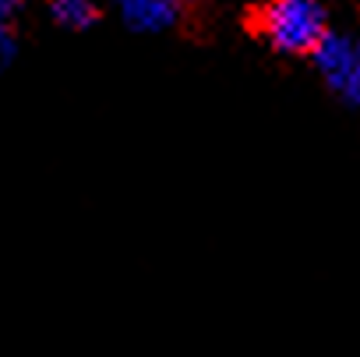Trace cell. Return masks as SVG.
Wrapping results in <instances>:
<instances>
[{
  "instance_id": "6da1fadb",
  "label": "cell",
  "mask_w": 360,
  "mask_h": 357,
  "mask_svg": "<svg viewBox=\"0 0 360 357\" xmlns=\"http://www.w3.org/2000/svg\"><path fill=\"white\" fill-rule=\"evenodd\" d=\"M262 32L279 54L290 57L314 54L328 36L325 8L318 0H272L262 8Z\"/></svg>"
},
{
  "instance_id": "7a4b0ae2",
  "label": "cell",
  "mask_w": 360,
  "mask_h": 357,
  "mask_svg": "<svg viewBox=\"0 0 360 357\" xmlns=\"http://www.w3.org/2000/svg\"><path fill=\"white\" fill-rule=\"evenodd\" d=\"M311 57L328 92L346 106H360V39L328 32Z\"/></svg>"
},
{
  "instance_id": "3957f363",
  "label": "cell",
  "mask_w": 360,
  "mask_h": 357,
  "mask_svg": "<svg viewBox=\"0 0 360 357\" xmlns=\"http://www.w3.org/2000/svg\"><path fill=\"white\" fill-rule=\"evenodd\" d=\"M117 11L134 32H166L176 22V0H117Z\"/></svg>"
},
{
  "instance_id": "277c9868",
  "label": "cell",
  "mask_w": 360,
  "mask_h": 357,
  "mask_svg": "<svg viewBox=\"0 0 360 357\" xmlns=\"http://www.w3.org/2000/svg\"><path fill=\"white\" fill-rule=\"evenodd\" d=\"M50 15H53V22L60 29L82 32V29L96 25L99 8H96V0H50Z\"/></svg>"
},
{
  "instance_id": "5b68a950",
  "label": "cell",
  "mask_w": 360,
  "mask_h": 357,
  "mask_svg": "<svg viewBox=\"0 0 360 357\" xmlns=\"http://www.w3.org/2000/svg\"><path fill=\"white\" fill-rule=\"evenodd\" d=\"M15 61V36L8 29H0V71Z\"/></svg>"
},
{
  "instance_id": "8992f818",
  "label": "cell",
  "mask_w": 360,
  "mask_h": 357,
  "mask_svg": "<svg viewBox=\"0 0 360 357\" xmlns=\"http://www.w3.org/2000/svg\"><path fill=\"white\" fill-rule=\"evenodd\" d=\"M18 8H22V0H0V29L11 25V18L18 15Z\"/></svg>"
},
{
  "instance_id": "52a82bcc",
  "label": "cell",
  "mask_w": 360,
  "mask_h": 357,
  "mask_svg": "<svg viewBox=\"0 0 360 357\" xmlns=\"http://www.w3.org/2000/svg\"><path fill=\"white\" fill-rule=\"evenodd\" d=\"M255 4H272V0H255Z\"/></svg>"
},
{
  "instance_id": "ba28073f",
  "label": "cell",
  "mask_w": 360,
  "mask_h": 357,
  "mask_svg": "<svg viewBox=\"0 0 360 357\" xmlns=\"http://www.w3.org/2000/svg\"><path fill=\"white\" fill-rule=\"evenodd\" d=\"M176 4H191V0H176Z\"/></svg>"
}]
</instances>
